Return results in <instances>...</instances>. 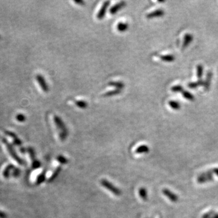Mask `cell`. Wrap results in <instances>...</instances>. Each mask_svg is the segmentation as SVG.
<instances>
[{"instance_id":"cell-24","label":"cell","mask_w":218,"mask_h":218,"mask_svg":"<svg viewBox=\"0 0 218 218\" xmlns=\"http://www.w3.org/2000/svg\"><path fill=\"white\" fill-rule=\"evenodd\" d=\"M56 161L61 164H66L68 163V160L67 159H66L64 156H61V155H59L58 156L57 158H56Z\"/></svg>"},{"instance_id":"cell-28","label":"cell","mask_w":218,"mask_h":218,"mask_svg":"<svg viewBox=\"0 0 218 218\" xmlns=\"http://www.w3.org/2000/svg\"><path fill=\"white\" fill-rule=\"evenodd\" d=\"M45 173H42L41 174L38 178V179H37V183L38 184H40L41 182H43L44 180H45Z\"/></svg>"},{"instance_id":"cell-5","label":"cell","mask_w":218,"mask_h":218,"mask_svg":"<svg viewBox=\"0 0 218 218\" xmlns=\"http://www.w3.org/2000/svg\"><path fill=\"white\" fill-rule=\"evenodd\" d=\"M164 195H165L171 202H176L179 200L178 196L172 192L171 190H168V188H164L162 191Z\"/></svg>"},{"instance_id":"cell-31","label":"cell","mask_w":218,"mask_h":218,"mask_svg":"<svg viewBox=\"0 0 218 218\" xmlns=\"http://www.w3.org/2000/svg\"><path fill=\"white\" fill-rule=\"evenodd\" d=\"M75 2L76 4H84V1H75Z\"/></svg>"},{"instance_id":"cell-32","label":"cell","mask_w":218,"mask_h":218,"mask_svg":"<svg viewBox=\"0 0 218 218\" xmlns=\"http://www.w3.org/2000/svg\"><path fill=\"white\" fill-rule=\"evenodd\" d=\"M212 218H218V213L216 212V213L213 216V217Z\"/></svg>"},{"instance_id":"cell-16","label":"cell","mask_w":218,"mask_h":218,"mask_svg":"<svg viewBox=\"0 0 218 218\" xmlns=\"http://www.w3.org/2000/svg\"><path fill=\"white\" fill-rule=\"evenodd\" d=\"M204 81H203L202 79H199L196 82L190 83L188 84V86L190 89H196L199 86H202V85L204 86Z\"/></svg>"},{"instance_id":"cell-23","label":"cell","mask_w":218,"mask_h":218,"mask_svg":"<svg viewBox=\"0 0 218 218\" xmlns=\"http://www.w3.org/2000/svg\"><path fill=\"white\" fill-rule=\"evenodd\" d=\"M168 104L174 110H179L181 107L180 104L176 101H170Z\"/></svg>"},{"instance_id":"cell-12","label":"cell","mask_w":218,"mask_h":218,"mask_svg":"<svg viewBox=\"0 0 218 218\" xmlns=\"http://www.w3.org/2000/svg\"><path fill=\"white\" fill-rule=\"evenodd\" d=\"M138 194L139 197L141 198V199L144 201H147L148 199V193L147 191V189L144 187H141L139 188L138 190Z\"/></svg>"},{"instance_id":"cell-11","label":"cell","mask_w":218,"mask_h":218,"mask_svg":"<svg viewBox=\"0 0 218 218\" xmlns=\"http://www.w3.org/2000/svg\"><path fill=\"white\" fill-rule=\"evenodd\" d=\"M193 36L192 35H191L190 33H187L184 38V42H183V44H182V48L185 49V47H187L190 43L191 42L193 41Z\"/></svg>"},{"instance_id":"cell-6","label":"cell","mask_w":218,"mask_h":218,"mask_svg":"<svg viewBox=\"0 0 218 218\" xmlns=\"http://www.w3.org/2000/svg\"><path fill=\"white\" fill-rule=\"evenodd\" d=\"M110 1H105L103 4L102 5L100 10H99L98 14H97V18L98 19H103L105 15H106V12H107V10L109 7V5H110Z\"/></svg>"},{"instance_id":"cell-3","label":"cell","mask_w":218,"mask_h":218,"mask_svg":"<svg viewBox=\"0 0 218 218\" xmlns=\"http://www.w3.org/2000/svg\"><path fill=\"white\" fill-rule=\"evenodd\" d=\"M101 185L106 188L110 192L112 193L114 195L116 196H120L122 195V192L120 190L119 188L114 186L112 183L109 182L106 179H103L100 181Z\"/></svg>"},{"instance_id":"cell-17","label":"cell","mask_w":218,"mask_h":218,"mask_svg":"<svg viewBox=\"0 0 218 218\" xmlns=\"http://www.w3.org/2000/svg\"><path fill=\"white\" fill-rule=\"evenodd\" d=\"M75 104L80 109H86L88 106V103L84 100H76L75 101Z\"/></svg>"},{"instance_id":"cell-26","label":"cell","mask_w":218,"mask_h":218,"mask_svg":"<svg viewBox=\"0 0 218 218\" xmlns=\"http://www.w3.org/2000/svg\"><path fill=\"white\" fill-rule=\"evenodd\" d=\"M16 119L18 122H24L26 121V116L24 114H23L22 113H18L16 116Z\"/></svg>"},{"instance_id":"cell-30","label":"cell","mask_w":218,"mask_h":218,"mask_svg":"<svg viewBox=\"0 0 218 218\" xmlns=\"http://www.w3.org/2000/svg\"><path fill=\"white\" fill-rule=\"evenodd\" d=\"M213 171H214V174L215 175H216L218 177V167H216V168H213Z\"/></svg>"},{"instance_id":"cell-1","label":"cell","mask_w":218,"mask_h":218,"mask_svg":"<svg viewBox=\"0 0 218 218\" xmlns=\"http://www.w3.org/2000/svg\"><path fill=\"white\" fill-rule=\"evenodd\" d=\"M54 124L59 132V136L62 141H64L68 136V130L61 118L56 115L54 117Z\"/></svg>"},{"instance_id":"cell-13","label":"cell","mask_w":218,"mask_h":218,"mask_svg":"<svg viewBox=\"0 0 218 218\" xmlns=\"http://www.w3.org/2000/svg\"><path fill=\"white\" fill-rule=\"evenodd\" d=\"M108 85L111 87H114L115 89L118 90H122L124 89L125 85L121 81H110L108 83Z\"/></svg>"},{"instance_id":"cell-4","label":"cell","mask_w":218,"mask_h":218,"mask_svg":"<svg viewBox=\"0 0 218 218\" xmlns=\"http://www.w3.org/2000/svg\"><path fill=\"white\" fill-rule=\"evenodd\" d=\"M36 79H37V82L38 83V84H40L41 89L44 92H47L49 90V86L46 83V81L45 78L41 75H40V74L37 75Z\"/></svg>"},{"instance_id":"cell-29","label":"cell","mask_w":218,"mask_h":218,"mask_svg":"<svg viewBox=\"0 0 218 218\" xmlns=\"http://www.w3.org/2000/svg\"><path fill=\"white\" fill-rule=\"evenodd\" d=\"M41 166V163L38 161H37V160H35L33 163V167L34 168H38Z\"/></svg>"},{"instance_id":"cell-25","label":"cell","mask_w":218,"mask_h":218,"mask_svg":"<svg viewBox=\"0 0 218 218\" xmlns=\"http://www.w3.org/2000/svg\"><path fill=\"white\" fill-rule=\"evenodd\" d=\"M171 90L173 92H181L182 93L183 91H184V89H183V87L181 86H179V85H177V86H173L171 88Z\"/></svg>"},{"instance_id":"cell-14","label":"cell","mask_w":218,"mask_h":218,"mask_svg":"<svg viewBox=\"0 0 218 218\" xmlns=\"http://www.w3.org/2000/svg\"><path fill=\"white\" fill-rule=\"evenodd\" d=\"M128 29V24L127 23L119 22L117 25V30L120 32H124Z\"/></svg>"},{"instance_id":"cell-19","label":"cell","mask_w":218,"mask_h":218,"mask_svg":"<svg viewBox=\"0 0 218 218\" xmlns=\"http://www.w3.org/2000/svg\"><path fill=\"white\" fill-rule=\"evenodd\" d=\"M5 133H6L7 135H9V136L12 137V138L13 139L14 142H15L16 144H17V145H20V144H21V140L18 138V137L16 136V135L15 133H12V132H8V131H6V132H5Z\"/></svg>"},{"instance_id":"cell-22","label":"cell","mask_w":218,"mask_h":218,"mask_svg":"<svg viewBox=\"0 0 218 218\" xmlns=\"http://www.w3.org/2000/svg\"><path fill=\"white\" fill-rule=\"evenodd\" d=\"M203 66L201 64H199L197 65V68H196V73H197V76L198 78L199 79H201V78L202 76L203 75Z\"/></svg>"},{"instance_id":"cell-20","label":"cell","mask_w":218,"mask_h":218,"mask_svg":"<svg viewBox=\"0 0 218 218\" xmlns=\"http://www.w3.org/2000/svg\"><path fill=\"white\" fill-rule=\"evenodd\" d=\"M175 58L172 54H166L161 56V59L165 62H172L174 60Z\"/></svg>"},{"instance_id":"cell-21","label":"cell","mask_w":218,"mask_h":218,"mask_svg":"<svg viewBox=\"0 0 218 218\" xmlns=\"http://www.w3.org/2000/svg\"><path fill=\"white\" fill-rule=\"evenodd\" d=\"M182 96L184 97V98L188 100H190V101H193L195 100V97L190 92H187V91H185V90H184L182 92Z\"/></svg>"},{"instance_id":"cell-7","label":"cell","mask_w":218,"mask_h":218,"mask_svg":"<svg viewBox=\"0 0 218 218\" xmlns=\"http://www.w3.org/2000/svg\"><path fill=\"white\" fill-rule=\"evenodd\" d=\"M126 5V2L125 1H120L117 4H115L112 6L110 9V13L111 15H114L118 13L120 10L123 9Z\"/></svg>"},{"instance_id":"cell-18","label":"cell","mask_w":218,"mask_h":218,"mask_svg":"<svg viewBox=\"0 0 218 218\" xmlns=\"http://www.w3.org/2000/svg\"><path fill=\"white\" fill-rule=\"evenodd\" d=\"M61 167H58L53 172V173L52 174V175L50 176L49 179V182H52L54 180V179L58 176V174H59V173L61 172Z\"/></svg>"},{"instance_id":"cell-2","label":"cell","mask_w":218,"mask_h":218,"mask_svg":"<svg viewBox=\"0 0 218 218\" xmlns=\"http://www.w3.org/2000/svg\"><path fill=\"white\" fill-rule=\"evenodd\" d=\"M214 171L213 168L199 174L196 179L198 184H202L214 181Z\"/></svg>"},{"instance_id":"cell-8","label":"cell","mask_w":218,"mask_h":218,"mask_svg":"<svg viewBox=\"0 0 218 218\" xmlns=\"http://www.w3.org/2000/svg\"><path fill=\"white\" fill-rule=\"evenodd\" d=\"M164 15V11L161 9H157L156 10H154L150 13H149L146 15V18L148 19H152L154 18H158V17H162Z\"/></svg>"},{"instance_id":"cell-27","label":"cell","mask_w":218,"mask_h":218,"mask_svg":"<svg viewBox=\"0 0 218 218\" xmlns=\"http://www.w3.org/2000/svg\"><path fill=\"white\" fill-rule=\"evenodd\" d=\"M215 213H216L215 211L211 210V211H209V212L206 213L205 214H204L201 216V218H212Z\"/></svg>"},{"instance_id":"cell-9","label":"cell","mask_w":218,"mask_h":218,"mask_svg":"<svg viewBox=\"0 0 218 218\" xmlns=\"http://www.w3.org/2000/svg\"><path fill=\"white\" fill-rule=\"evenodd\" d=\"M150 152V149L147 145H141L138 147L135 152L136 154H146Z\"/></svg>"},{"instance_id":"cell-15","label":"cell","mask_w":218,"mask_h":218,"mask_svg":"<svg viewBox=\"0 0 218 218\" xmlns=\"http://www.w3.org/2000/svg\"><path fill=\"white\" fill-rule=\"evenodd\" d=\"M121 93V90H118V89H114L112 90H110L109 92H106L105 93H104L103 95V96L104 97H113V96H115V95H118L119 94H120Z\"/></svg>"},{"instance_id":"cell-33","label":"cell","mask_w":218,"mask_h":218,"mask_svg":"<svg viewBox=\"0 0 218 218\" xmlns=\"http://www.w3.org/2000/svg\"><path fill=\"white\" fill-rule=\"evenodd\" d=\"M0 40H1V36H0Z\"/></svg>"},{"instance_id":"cell-10","label":"cell","mask_w":218,"mask_h":218,"mask_svg":"<svg viewBox=\"0 0 218 218\" xmlns=\"http://www.w3.org/2000/svg\"><path fill=\"white\" fill-rule=\"evenodd\" d=\"M212 73L211 71H209L207 72V77H206V81H204V89L206 91H208L209 90V87H210V83H211V80H212Z\"/></svg>"}]
</instances>
